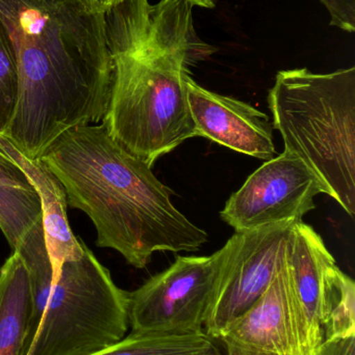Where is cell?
Segmentation results:
<instances>
[{
	"label": "cell",
	"mask_w": 355,
	"mask_h": 355,
	"mask_svg": "<svg viewBox=\"0 0 355 355\" xmlns=\"http://www.w3.org/2000/svg\"><path fill=\"white\" fill-rule=\"evenodd\" d=\"M316 355H355V337L324 342Z\"/></svg>",
	"instance_id": "ffe728a7"
},
{
	"label": "cell",
	"mask_w": 355,
	"mask_h": 355,
	"mask_svg": "<svg viewBox=\"0 0 355 355\" xmlns=\"http://www.w3.org/2000/svg\"><path fill=\"white\" fill-rule=\"evenodd\" d=\"M41 220L37 191L18 164L0 149V230L13 250Z\"/></svg>",
	"instance_id": "5bb4252c"
},
{
	"label": "cell",
	"mask_w": 355,
	"mask_h": 355,
	"mask_svg": "<svg viewBox=\"0 0 355 355\" xmlns=\"http://www.w3.org/2000/svg\"><path fill=\"white\" fill-rule=\"evenodd\" d=\"M83 256L65 261L27 355H93L118 343L129 329V292L83 243Z\"/></svg>",
	"instance_id": "5b68a950"
},
{
	"label": "cell",
	"mask_w": 355,
	"mask_h": 355,
	"mask_svg": "<svg viewBox=\"0 0 355 355\" xmlns=\"http://www.w3.org/2000/svg\"><path fill=\"white\" fill-rule=\"evenodd\" d=\"M40 160L64 186L71 208L85 212L98 248H112L143 269L156 252H197L208 233L171 200L151 166L121 147L104 125L73 127Z\"/></svg>",
	"instance_id": "3957f363"
},
{
	"label": "cell",
	"mask_w": 355,
	"mask_h": 355,
	"mask_svg": "<svg viewBox=\"0 0 355 355\" xmlns=\"http://www.w3.org/2000/svg\"><path fill=\"white\" fill-rule=\"evenodd\" d=\"M193 6H199V8H214L216 3L215 0H187Z\"/></svg>",
	"instance_id": "7402d4cb"
},
{
	"label": "cell",
	"mask_w": 355,
	"mask_h": 355,
	"mask_svg": "<svg viewBox=\"0 0 355 355\" xmlns=\"http://www.w3.org/2000/svg\"><path fill=\"white\" fill-rule=\"evenodd\" d=\"M333 264L335 258L322 237L302 220L294 223L286 248V265L306 317L313 355L325 341L327 275Z\"/></svg>",
	"instance_id": "8fae6325"
},
{
	"label": "cell",
	"mask_w": 355,
	"mask_h": 355,
	"mask_svg": "<svg viewBox=\"0 0 355 355\" xmlns=\"http://www.w3.org/2000/svg\"><path fill=\"white\" fill-rule=\"evenodd\" d=\"M247 355H313L302 304L287 265L219 339Z\"/></svg>",
	"instance_id": "ba28073f"
},
{
	"label": "cell",
	"mask_w": 355,
	"mask_h": 355,
	"mask_svg": "<svg viewBox=\"0 0 355 355\" xmlns=\"http://www.w3.org/2000/svg\"><path fill=\"white\" fill-rule=\"evenodd\" d=\"M325 292V342L355 337V284L337 264L329 269Z\"/></svg>",
	"instance_id": "e0dca14e"
},
{
	"label": "cell",
	"mask_w": 355,
	"mask_h": 355,
	"mask_svg": "<svg viewBox=\"0 0 355 355\" xmlns=\"http://www.w3.org/2000/svg\"><path fill=\"white\" fill-rule=\"evenodd\" d=\"M329 12L331 26L355 31V0H318Z\"/></svg>",
	"instance_id": "d6986e66"
},
{
	"label": "cell",
	"mask_w": 355,
	"mask_h": 355,
	"mask_svg": "<svg viewBox=\"0 0 355 355\" xmlns=\"http://www.w3.org/2000/svg\"><path fill=\"white\" fill-rule=\"evenodd\" d=\"M324 193L318 177L285 151L250 175L229 198L220 215L236 232H249L283 223H298L314 210V198Z\"/></svg>",
	"instance_id": "52a82bcc"
},
{
	"label": "cell",
	"mask_w": 355,
	"mask_h": 355,
	"mask_svg": "<svg viewBox=\"0 0 355 355\" xmlns=\"http://www.w3.org/2000/svg\"><path fill=\"white\" fill-rule=\"evenodd\" d=\"M0 149L18 164L39 196L44 240L53 279L65 261L77 260L83 252V241L72 233L69 225L64 186L42 160L29 159L1 135Z\"/></svg>",
	"instance_id": "7c38bea8"
},
{
	"label": "cell",
	"mask_w": 355,
	"mask_h": 355,
	"mask_svg": "<svg viewBox=\"0 0 355 355\" xmlns=\"http://www.w3.org/2000/svg\"><path fill=\"white\" fill-rule=\"evenodd\" d=\"M93 355H222L206 334L145 335L131 333L118 343Z\"/></svg>",
	"instance_id": "2e32d148"
},
{
	"label": "cell",
	"mask_w": 355,
	"mask_h": 355,
	"mask_svg": "<svg viewBox=\"0 0 355 355\" xmlns=\"http://www.w3.org/2000/svg\"><path fill=\"white\" fill-rule=\"evenodd\" d=\"M295 223H283L242 234L241 244L204 334L219 340L227 327L266 291L286 262V248Z\"/></svg>",
	"instance_id": "9c48e42d"
},
{
	"label": "cell",
	"mask_w": 355,
	"mask_h": 355,
	"mask_svg": "<svg viewBox=\"0 0 355 355\" xmlns=\"http://www.w3.org/2000/svg\"><path fill=\"white\" fill-rule=\"evenodd\" d=\"M285 151L320 180L324 193L355 214V68L279 71L268 95Z\"/></svg>",
	"instance_id": "277c9868"
},
{
	"label": "cell",
	"mask_w": 355,
	"mask_h": 355,
	"mask_svg": "<svg viewBox=\"0 0 355 355\" xmlns=\"http://www.w3.org/2000/svg\"><path fill=\"white\" fill-rule=\"evenodd\" d=\"M193 8L187 0H124L104 12L113 75L102 125L151 168L197 137L185 78L215 48L198 37Z\"/></svg>",
	"instance_id": "7a4b0ae2"
},
{
	"label": "cell",
	"mask_w": 355,
	"mask_h": 355,
	"mask_svg": "<svg viewBox=\"0 0 355 355\" xmlns=\"http://www.w3.org/2000/svg\"><path fill=\"white\" fill-rule=\"evenodd\" d=\"M14 250L20 254L31 279L33 308L23 350V355H27L41 324L52 286V266L46 250L42 220L24 236Z\"/></svg>",
	"instance_id": "9a60e30c"
},
{
	"label": "cell",
	"mask_w": 355,
	"mask_h": 355,
	"mask_svg": "<svg viewBox=\"0 0 355 355\" xmlns=\"http://www.w3.org/2000/svg\"><path fill=\"white\" fill-rule=\"evenodd\" d=\"M0 22L19 76L14 116L1 135L38 160L69 129L104 121L113 75L104 14L81 0H0Z\"/></svg>",
	"instance_id": "6da1fadb"
},
{
	"label": "cell",
	"mask_w": 355,
	"mask_h": 355,
	"mask_svg": "<svg viewBox=\"0 0 355 355\" xmlns=\"http://www.w3.org/2000/svg\"><path fill=\"white\" fill-rule=\"evenodd\" d=\"M81 1L90 12L104 14L124 0H81Z\"/></svg>",
	"instance_id": "44dd1931"
},
{
	"label": "cell",
	"mask_w": 355,
	"mask_h": 355,
	"mask_svg": "<svg viewBox=\"0 0 355 355\" xmlns=\"http://www.w3.org/2000/svg\"><path fill=\"white\" fill-rule=\"evenodd\" d=\"M236 232L210 256H179L166 270L129 292L131 333L195 335L204 333L241 244Z\"/></svg>",
	"instance_id": "8992f818"
},
{
	"label": "cell",
	"mask_w": 355,
	"mask_h": 355,
	"mask_svg": "<svg viewBox=\"0 0 355 355\" xmlns=\"http://www.w3.org/2000/svg\"><path fill=\"white\" fill-rule=\"evenodd\" d=\"M18 93V68L14 50L0 22V135H3L14 116Z\"/></svg>",
	"instance_id": "ac0fdd59"
},
{
	"label": "cell",
	"mask_w": 355,
	"mask_h": 355,
	"mask_svg": "<svg viewBox=\"0 0 355 355\" xmlns=\"http://www.w3.org/2000/svg\"><path fill=\"white\" fill-rule=\"evenodd\" d=\"M188 100L197 137L258 159L274 157L273 126L258 108L200 87L188 75Z\"/></svg>",
	"instance_id": "30bf717a"
},
{
	"label": "cell",
	"mask_w": 355,
	"mask_h": 355,
	"mask_svg": "<svg viewBox=\"0 0 355 355\" xmlns=\"http://www.w3.org/2000/svg\"><path fill=\"white\" fill-rule=\"evenodd\" d=\"M31 308L28 270L14 250L0 271V355H23Z\"/></svg>",
	"instance_id": "4fadbf2b"
},
{
	"label": "cell",
	"mask_w": 355,
	"mask_h": 355,
	"mask_svg": "<svg viewBox=\"0 0 355 355\" xmlns=\"http://www.w3.org/2000/svg\"><path fill=\"white\" fill-rule=\"evenodd\" d=\"M224 348L225 352H226V355H247L242 352L241 350L233 347V346L224 345Z\"/></svg>",
	"instance_id": "603a6c76"
}]
</instances>
